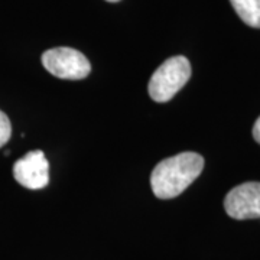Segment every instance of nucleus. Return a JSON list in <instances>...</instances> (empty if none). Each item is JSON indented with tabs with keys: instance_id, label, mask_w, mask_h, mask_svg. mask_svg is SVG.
I'll return each instance as SVG.
<instances>
[{
	"instance_id": "nucleus-1",
	"label": "nucleus",
	"mask_w": 260,
	"mask_h": 260,
	"mask_svg": "<svg viewBox=\"0 0 260 260\" xmlns=\"http://www.w3.org/2000/svg\"><path fill=\"white\" fill-rule=\"evenodd\" d=\"M203 169L204 158L195 152H182L164 159L152 171V191L160 200L175 198L201 175Z\"/></svg>"
},
{
	"instance_id": "nucleus-2",
	"label": "nucleus",
	"mask_w": 260,
	"mask_h": 260,
	"mask_svg": "<svg viewBox=\"0 0 260 260\" xmlns=\"http://www.w3.org/2000/svg\"><path fill=\"white\" fill-rule=\"evenodd\" d=\"M191 64L185 56L177 55L167 59L153 73L149 81V95L153 102L167 103L188 83Z\"/></svg>"
},
{
	"instance_id": "nucleus-3",
	"label": "nucleus",
	"mask_w": 260,
	"mask_h": 260,
	"mask_svg": "<svg viewBox=\"0 0 260 260\" xmlns=\"http://www.w3.org/2000/svg\"><path fill=\"white\" fill-rule=\"evenodd\" d=\"M42 65L49 74L62 80H83L91 71L90 61L74 48L59 47L42 54Z\"/></svg>"
},
{
	"instance_id": "nucleus-4",
	"label": "nucleus",
	"mask_w": 260,
	"mask_h": 260,
	"mask_svg": "<svg viewBox=\"0 0 260 260\" xmlns=\"http://www.w3.org/2000/svg\"><path fill=\"white\" fill-rule=\"evenodd\" d=\"M224 208L234 220L260 218V182H244L233 188L225 195Z\"/></svg>"
},
{
	"instance_id": "nucleus-5",
	"label": "nucleus",
	"mask_w": 260,
	"mask_h": 260,
	"mask_svg": "<svg viewBox=\"0 0 260 260\" xmlns=\"http://www.w3.org/2000/svg\"><path fill=\"white\" fill-rule=\"evenodd\" d=\"M13 177L28 189H42L49 182V162L42 150H32L13 165Z\"/></svg>"
},
{
	"instance_id": "nucleus-6",
	"label": "nucleus",
	"mask_w": 260,
	"mask_h": 260,
	"mask_svg": "<svg viewBox=\"0 0 260 260\" xmlns=\"http://www.w3.org/2000/svg\"><path fill=\"white\" fill-rule=\"evenodd\" d=\"M236 13L246 25L260 28V0H230Z\"/></svg>"
},
{
	"instance_id": "nucleus-7",
	"label": "nucleus",
	"mask_w": 260,
	"mask_h": 260,
	"mask_svg": "<svg viewBox=\"0 0 260 260\" xmlns=\"http://www.w3.org/2000/svg\"><path fill=\"white\" fill-rule=\"evenodd\" d=\"M12 136V124L9 117L0 110V148H3Z\"/></svg>"
},
{
	"instance_id": "nucleus-8",
	"label": "nucleus",
	"mask_w": 260,
	"mask_h": 260,
	"mask_svg": "<svg viewBox=\"0 0 260 260\" xmlns=\"http://www.w3.org/2000/svg\"><path fill=\"white\" fill-rule=\"evenodd\" d=\"M253 138L260 145V117L256 120L254 126H253Z\"/></svg>"
},
{
	"instance_id": "nucleus-9",
	"label": "nucleus",
	"mask_w": 260,
	"mask_h": 260,
	"mask_svg": "<svg viewBox=\"0 0 260 260\" xmlns=\"http://www.w3.org/2000/svg\"><path fill=\"white\" fill-rule=\"evenodd\" d=\"M107 2H112V3H114V2H120V0H107Z\"/></svg>"
}]
</instances>
